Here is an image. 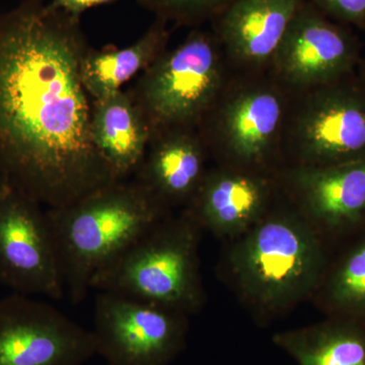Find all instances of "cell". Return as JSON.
<instances>
[{
	"label": "cell",
	"mask_w": 365,
	"mask_h": 365,
	"mask_svg": "<svg viewBox=\"0 0 365 365\" xmlns=\"http://www.w3.org/2000/svg\"><path fill=\"white\" fill-rule=\"evenodd\" d=\"M81 20L46 0L0 14V178L61 207L117 182L93 146Z\"/></svg>",
	"instance_id": "cell-1"
},
{
	"label": "cell",
	"mask_w": 365,
	"mask_h": 365,
	"mask_svg": "<svg viewBox=\"0 0 365 365\" xmlns=\"http://www.w3.org/2000/svg\"><path fill=\"white\" fill-rule=\"evenodd\" d=\"M165 210L135 180L111 182L66 206L48 208L71 302H83L93 276L163 220Z\"/></svg>",
	"instance_id": "cell-2"
},
{
	"label": "cell",
	"mask_w": 365,
	"mask_h": 365,
	"mask_svg": "<svg viewBox=\"0 0 365 365\" xmlns=\"http://www.w3.org/2000/svg\"><path fill=\"white\" fill-rule=\"evenodd\" d=\"M292 93L269 72H230L198 130L222 167L264 174L282 158Z\"/></svg>",
	"instance_id": "cell-3"
},
{
	"label": "cell",
	"mask_w": 365,
	"mask_h": 365,
	"mask_svg": "<svg viewBox=\"0 0 365 365\" xmlns=\"http://www.w3.org/2000/svg\"><path fill=\"white\" fill-rule=\"evenodd\" d=\"M230 72L215 34L195 30L144 71L131 93L153 134L198 128Z\"/></svg>",
	"instance_id": "cell-4"
},
{
	"label": "cell",
	"mask_w": 365,
	"mask_h": 365,
	"mask_svg": "<svg viewBox=\"0 0 365 365\" xmlns=\"http://www.w3.org/2000/svg\"><path fill=\"white\" fill-rule=\"evenodd\" d=\"M194 220L165 218L141 235L91 282L96 292H114L181 312L198 300Z\"/></svg>",
	"instance_id": "cell-5"
},
{
	"label": "cell",
	"mask_w": 365,
	"mask_h": 365,
	"mask_svg": "<svg viewBox=\"0 0 365 365\" xmlns=\"http://www.w3.org/2000/svg\"><path fill=\"white\" fill-rule=\"evenodd\" d=\"M365 158V88L356 72L292 93L282 139L288 167H328Z\"/></svg>",
	"instance_id": "cell-6"
},
{
	"label": "cell",
	"mask_w": 365,
	"mask_h": 365,
	"mask_svg": "<svg viewBox=\"0 0 365 365\" xmlns=\"http://www.w3.org/2000/svg\"><path fill=\"white\" fill-rule=\"evenodd\" d=\"M42 204L0 178V284L13 294H66L56 242Z\"/></svg>",
	"instance_id": "cell-7"
},
{
	"label": "cell",
	"mask_w": 365,
	"mask_h": 365,
	"mask_svg": "<svg viewBox=\"0 0 365 365\" xmlns=\"http://www.w3.org/2000/svg\"><path fill=\"white\" fill-rule=\"evenodd\" d=\"M359 37L304 0L288 26L269 74L292 93L335 83L356 72Z\"/></svg>",
	"instance_id": "cell-8"
},
{
	"label": "cell",
	"mask_w": 365,
	"mask_h": 365,
	"mask_svg": "<svg viewBox=\"0 0 365 365\" xmlns=\"http://www.w3.org/2000/svg\"><path fill=\"white\" fill-rule=\"evenodd\" d=\"M96 355L91 331L49 302L0 299V365H83Z\"/></svg>",
	"instance_id": "cell-9"
},
{
	"label": "cell",
	"mask_w": 365,
	"mask_h": 365,
	"mask_svg": "<svg viewBox=\"0 0 365 365\" xmlns=\"http://www.w3.org/2000/svg\"><path fill=\"white\" fill-rule=\"evenodd\" d=\"M91 329L106 365H165L181 345L180 312L97 292Z\"/></svg>",
	"instance_id": "cell-10"
},
{
	"label": "cell",
	"mask_w": 365,
	"mask_h": 365,
	"mask_svg": "<svg viewBox=\"0 0 365 365\" xmlns=\"http://www.w3.org/2000/svg\"><path fill=\"white\" fill-rule=\"evenodd\" d=\"M304 0H234L212 20L230 71L268 72Z\"/></svg>",
	"instance_id": "cell-11"
},
{
	"label": "cell",
	"mask_w": 365,
	"mask_h": 365,
	"mask_svg": "<svg viewBox=\"0 0 365 365\" xmlns=\"http://www.w3.org/2000/svg\"><path fill=\"white\" fill-rule=\"evenodd\" d=\"M289 220H272L255 230L241 259L245 280L268 299L300 289L313 272L316 253L309 235Z\"/></svg>",
	"instance_id": "cell-12"
},
{
	"label": "cell",
	"mask_w": 365,
	"mask_h": 365,
	"mask_svg": "<svg viewBox=\"0 0 365 365\" xmlns=\"http://www.w3.org/2000/svg\"><path fill=\"white\" fill-rule=\"evenodd\" d=\"M209 155L198 128H175L153 133L135 181L162 204L189 202L205 176Z\"/></svg>",
	"instance_id": "cell-13"
},
{
	"label": "cell",
	"mask_w": 365,
	"mask_h": 365,
	"mask_svg": "<svg viewBox=\"0 0 365 365\" xmlns=\"http://www.w3.org/2000/svg\"><path fill=\"white\" fill-rule=\"evenodd\" d=\"M151 136L150 124L131 93L119 91L93 100L91 141L118 181L135 174Z\"/></svg>",
	"instance_id": "cell-14"
},
{
	"label": "cell",
	"mask_w": 365,
	"mask_h": 365,
	"mask_svg": "<svg viewBox=\"0 0 365 365\" xmlns=\"http://www.w3.org/2000/svg\"><path fill=\"white\" fill-rule=\"evenodd\" d=\"M288 186L307 213L335 225L365 215V158L328 167H288Z\"/></svg>",
	"instance_id": "cell-15"
},
{
	"label": "cell",
	"mask_w": 365,
	"mask_h": 365,
	"mask_svg": "<svg viewBox=\"0 0 365 365\" xmlns=\"http://www.w3.org/2000/svg\"><path fill=\"white\" fill-rule=\"evenodd\" d=\"M265 174L222 167L206 173L190 201L192 218L209 227H241L259 215L271 194Z\"/></svg>",
	"instance_id": "cell-16"
},
{
	"label": "cell",
	"mask_w": 365,
	"mask_h": 365,
	"mask_svg": "<svg viewBox=\"0 0 365 365\" xmlns=\"http://www.w3.org/2000/svg\"><path fill=\"white\" fill-rule=\"evenodd\" d=\"M170 37L167 21L155 19L150 29L127 47L88 48L81 60V73L91 100L121 91L125 83L167 51Z\"/></svg>",
	"instance_id": "cell-17"
},
{
	"label": "cell",
	"mask_w": 365,
	"mask_h": 365,
	"mask_svg": "<svg viewBox=\"0 0 365 365\" xmlns=\"http://www.w3.org/2000/svg\"><path fill=\"white\" fill-rule=\"evenodd\" d=\"M157 19L177 26H195L212 21L234 0H137Z\"/></svg>",
	"instance_id": "cell-18"
},
{
	"label": "cell",
	"mask_w": 365,
	"mask_h": 365,
	"mask_svg": "<svg viewBox=\"0 0 365 365\" xmlns=\"http://www.w3.org/2000/svg\"><path fill=\"white\" fill-rule=\"evenodd\" d=\"M304 365H365V347L351 337H336L300 355Z\"/></svg>",
	"instance_id": "cell-19"
},
{
	"label": "cell",
	"mask_w": 365,
	"mask_h": 365,
	"mask_svg": "<svg viewBox=\"0 0 365 365\" xmlns=\"http://www.w3.org/2000/svg\"><path fill=\"white\" fill-rule=\"evenodd\" d=\"M334 297L343 304H365V242L341 269L334 285Z\"/></svg>",
	"instance_id": "cell-20"
},
{
	"label": "cell",
	"mask_w": 365,
	"mask_h": 365,
	"mask_svg": "<svg viewBox=\"0 0 365 365\" xmlns=\"http://www.w3.org/2000/svg\"><path fill=\"white\" fill-rule=\"evenodd\" d=\"M329 19L365 31V0H306Z\"/></svg>",
	"instance_id": "cell-21"
},
{
	"label": "cell",
	"mask_w": 365,
	"mask_h": 365,
	"mask_svg": "<svg viewBox=\"0 0 365 365\" xmlns=\"http://www.w3.org/2000/svg\"><path fill=\"white\" fill-rule=\"evenodd\" d=\"M118 0H50L49 6L52 9L68 14L74 19L81 20V14L88 11L106 4H114Z\"/></svg>",
	"instance_id": "cell-22"
},
{
	"label": "cell",
	"mask_w": 365,
	"mask_h": 365,
	"mask_svg": "<svg viewBox=\"0 0 365 365\" xmlns=\"http://www.w3.org/2000/svg\"><path fill=\"white\" fill-rule=\"evenodd\" d=\"M356 74L359 76V81H361L362 85L365 88V53L361 55L359 66H357Z\"/></svg>",
	"instance_id": "cell-23"
}]
</instances>
